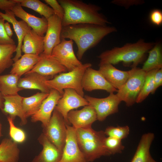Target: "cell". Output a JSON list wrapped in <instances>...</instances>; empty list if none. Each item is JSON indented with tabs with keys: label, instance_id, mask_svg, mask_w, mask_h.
I'll list each match as a JSON object with an SVG mask.
<instances>
[{
	"label": "cell",
	"instance_id": "obj_12",
	"mask_svg": "<svg viewBox=\"0 0 162 162\" xmlns=\"http://www.w3.org/2000/svg\"><path fill=\"white\" fill-rule=\"evenodd\" d=\"M67 134L60 162H86L77 142L76 129L66 124Z\"/></svg>",
	"mask_w": 162,
	"mask_h": 162
},
{
	"label": "cell",
	"instance_id": "obj_24",
	"mask_svg": "<svg viewBox=\"0 0 162 162\" xmlns=\"http://www.w3.org/2000/svg\"><path fill=\"white\" fill-rule=\"evenodd\" d=\"M154 138V134L148 133L142 136L136 151L130 162H158L151 155L150 149Z\"/></svg>",
	"mask_w": 162,
	"mask_h": 162
},
{
	"label": "cell",
	"instance_id": "obj_36",
	"mask_svg": "<svg viewBox=\"0 0 162 162\" xmlns=\"http://www.w3.org/2000/svg\"><path fill=\"white\" fill-rule=\"evenodd\" d=\"M4 20L2 18L0 19V45L15 44L13 39L6 34L4 29Z\"/></svg>",
	"mask_w": 162,
	"mask_h": 162
},
{
	"label": "cell",
	"instance_id": "obj_31",
	"mask_svg": "<svg viewBox=\"0 0 162 162\" xmlns=\"http://www.w3.org/2000/svg\"><path fill=\"white\" fill-rule=\"evenodd\" d=\"M16 47L15 44L0 45V74L12 65V57Z\"/></svg>",
	"mask_w": 162,
	"mask_h": 162
},
{
	"label": "cell",
	"instance_id": "obj_8",
	"mask_svg": "<svg viewBox=\"0 0 162 162\" xmlns=\"http://www.w3.org/2000/svg\"><path fill=\"white\" fill-rule=\"evenodd\" d=\"M88 105L94 110L97 115V119L102 122L109 116L117 112L118 106L121 102L116 94L110 93L107 97L98 98L88 95L84 96Z\"/></svg>",
	"mask_w": 162,
	"mask_h": 162
},
{
	"label": "cell",
	"instance_id": "obj_6",
	"mask_svg": "<svg viewBox=\"0 0 162 162\" xmlns=\"http://www.w3.org/2000/svg\"><path fill=\"white\" fill-rule=\"evenodd\" d=\"M125 83L118 90L117 95L121 101L130 106L136 102L144 83L147 72L137 67L132 68Z\"/></svg>",
	"mask_w": 162,
	"mask_h": 162
},
{
	"label": "cell",
	"instance_id": "obj_17",
	"mask_svg": "<svg viewBox=\"0 0 162 162\" xmlns=\"http://www.w3.org/2000/svg\"><path fill=\"white\" fill-rule=\"evenodd\" d=\"M11 10L15 16L26 22L38 35L44 37L48 26L46 19L43 16L38 17L27 13L19 3H17Z\"/></svg>",
	"mask_w": 162,
	"mask_h": 162
},
{
	"label": "cell",
	"instance_id": "obj_33",
	"mask_svg": "<svg viewBox=\"0 0 162 162\" xmlns=\"http://www.w3.org/2000/svg\"><path fill=\"white\" fill-rule=\"evenodd\" d=\"M14 119L8 116L7 117L9 126V134L11 139L16 143H22L26 140V135L25 131L21 128L16 126Z\"/></svg>",
	"mask_w": 162,
	"mask_h": 162
},
{
	"label": "cell",
	"instance_id": "obj_3",
	"mask_svg": "<svg viewBox=\"0 0 162 162\" xmlns=\"http://www.w3.org/2000/svg\"><path fill=\"white\" fill-rule=\"evenodd\" d=\"M154 44L153 43L146 42L140 39L134 43H128L121 47H114L103 52L98 56L100 60L98 65L107 63L115 65L122 62L124 66L137 67Z\"/></svg>",
	"mask_w": 162,
	"mask_h": 162
},
{
	"label": "cell",
	"instance_id": "obj_4",
	"mask_svg": "<svg viewBox=\"0 0 162 162\" xmlns=\"http://www.w3.org/2000/svg\"><path fill=\"white\" fill-rule=\"evenodd\" d=\"M76 137L79 148L86 162H92L103 156L110 155L106 148L104 131H95L92 127L76 129Z\"/></svg>",
	"mask_w": 162,
	"mask_h": 162
},
{
	"label": "cell",
	"instance_id": "obj_44",
	"mask_svg": "<svg viewBox=\"0 0 162 162\" xmlns=\"http://www.w3.org/2000/svg\"><path fill=\"white\" fill-rule=\"evenodd\" d=\"M2 136V124L0 121V137Z\"/></svg>",
	"mask_w": 162,
	"mask_h": 162
},
{
	"label": "cell",
	"instance_id": "obj_7",
	"mask_svg": "<svg viewBox=\"0 0 162 162\" xmlns=\"http://www.w3.org/2000/svg\"><path fill=\"white\" fill-rule=\"evenodd\" d=\"M66 123L62 115L55 108L43 133L59 150L62 152L66 139Z\"/></svg>",
	"mask_w": 162,
	"mask_h": 162
},
{
	"label": "cell",
	"instance_id": "obj_29",
	"mask_svg": "<svg viewBox=\"0 0 162 162\" xmlns=\"http://www.w3.org/2000/svg\"><path fill=\"white\" fill-rule=\"evenodd\" d=\"M148 58L141 69L147 72L155 69L162 68V52L161 44L158 43L148 52Z\"/></svg>",
	"mask_w": 162,
	"mask_h": 162
},
{
	"label": "cell",
	"instance_id": "obj_45",
	"mask_svg": "<svg viewBox=\"0 0 162 162\" xmlns=\"http://www.w3.org/2000/svg\"><path fill=\"white\" fill-rule=\"evenodd\" d=\"M1 18H2V17L1 16H0V19Z\"/></svg>",
	"mask_w": 162,
	"mask_h": 162
},
{
	"label": "cell",
	"instance_id": "obj_35",
	"mask_svg": "<svg viewBox=\"0 0 162 162\" xmlns=\"http://www.w3.org/2000/svg\"><path fill=\"white\" fill-rule=\"evenodd\" d=\"M104 144L106 148L110 155L121 153L124 148L121 140L112 137H106Z\"/></svg>",
	"mask_w": 162,
	"mask_h": 162
},
{
	"label": "cell",
	"instance_id": "obj_28",
	"mask_svg": "<svg viewBox=\"0 0 162 162\" xmlns=\"http://www.w3.org/2000/svg\"><path fill=\"white\" fill-rule=\"evenodd\" d=\"M20 78L17 75L11 74L0 75V91L2 96L17 94L23 89L18 87Z\"/></svg>",
	"mask_w": 162,
	"mask_h": 162
},
{
	"label": "cell",
	"instance_id": "obj_18",
	"mask_svg": "<svg viewBox=\"0 0 162 162\" xmlns=\"http://www.w3.org/2000/svg\"><path fill=\"white\" fill-rule=\"evenodd\" d=\"M0 15L4 20L12 24L17 37L18 44L15 52L16 54L13 58L14 62L22 56L21 48L23 38L26 34L32 29L24 21H17L11 10L5 11L4 13L0 12Z\"/></svg>",
	"mask_w": 162,
	"mask_h": 162
},
{
	"label": "cell",
	"instance_id": "obj_5",
	"mask_svg": "<svg viewBox=\"0 0 162 162\" xmlns=\"http://www.w3.org/2000/svg\"><path fill=\"white\" fill-rule=\"evenodd\" d=\"M92 65L90 63L82 64L70 71L60 73L54 78L46 80L45 83L49 88L57 91L62 95L64 89L71 88L84 97L82 78L86 69Z\"/></svg>",
	"mask_w": 162,
	"mask_h": 162
},
{
	"label": "cell",
	"instance_id": "obj_43",
	"mask_svg": "<svg viewBox=\"0 0 162 162\" xmlns=\"http://www.w3.org/2000/svg\"><path fill=\"white\" fill-rule=\"evenodd\" d=\"M4 99L0 91V109L2 111L4 106Z\"/></svg>",
	"mask_w": 162,
	"mask_h": 162
},
{
	"label": "cell",
	"instance_id": "obj_10",
	"mask_svg": "<svg viewBox=\"0 0 162 162\" xmlns=\"http://www.w3.org/2000/svg\"><path fill=\"white\" fill-rule=\"evenodd\" d=\"M88 105V102L84 97L73 89L66 88L64 90L55 108L62 116L66 124L69 125L67 119L68 112L74 109Z\"/></svg>",
	"mask_w": 162,
	"mask_h": 162
},
{
	"label": "cell",
	"instance_id": "obj_14",
	"mask_svg": "<svg viewBox=\"0 0 162 162\" xmlns=\"http://www.w3.org/2000/svg\"><path fill=\"white\" fill-rule=\"evenodd\" d=\"M62 96L57 91L51 89L48 95L43 101L38 110L31 116L32 122H40L42 127L45 126L49 122L55 107Z\"/></svg>",
	"mask_w": 162,
	"mask_h": 162
},
{
	"label": "cell",
	"instance_id": "obj_22",
	"mask_svg": "<svg viewBox=\"0 0 162 162\" xmlns=\"http://www.w3.org/2000/svg\"><path fill=\"white\" fill-rule=\"evenodd\" d=\"M51 77L35 72L26 74L24 77L19 79L18 87L23 89H38L41 92L49 93L51 89L45 85V82Z\"/></svg>",
	"mask_w": 162,
	"mask_h": 162
},
{
	"label": "cell",
	"instance_id": "obj_2",
	"mask_svg": "<svg viewBox=\"0 0 162 162\" xmlns=\"http://www.w3.org/2000/svg\"><path fill=\"white\" fill-rule=\"evenodd\" d=\"M58 1L64 10L62 27L78 24L106 26L110 23L107 18L99 12L101 8L98 5L80 0Z\"/></svg>",
	"mask_w": 162,
	"mask_h": 162
},
{
	"label": "cell",
	"instance_id": "obj_23",
	"mask_svg": "<svg viewBox=\"0 0 162 162\" xmlns=\"http://www.w3.org/2000/svg\"><path fill=\"white\" fill-rule=\"evenodd\" d=\"M44 37L38 35L33 30H30L25 35L21 50L24 54L39 56L44 51Z\"/></svg>",
	"mask_w": 162,
	"mask_h": 162
},
{
	"label": "cell",
	"instance_id": "obj_32",
	"mask_svg": "<svg viewBox=\"0 0 162 162\" xmlns=\"http://www.w3.org/2000/svg\"><path fill=\"white\" fill-rule=\"evenodd\" d=\"M159 69H155L147 72L144 83L137 98L136 103H141L150 93H152L154 88V76L156 72Z\"/></svg>",
	"mask_w": 162,
	"mask_h": 162
},
{
	"label": "cell",
	"instance_id": "obj_27",
	"mask_svg": "<svg viewBox=\"0 0 162 162\" xmlns=\"http://www.w3.org/2000/svg\"><path fill=\"white\" fill-rule=\"evenodd\" d=\"M49 93L38 92L28 97H23L22 101L23 110L26 117L35 113Z\"/></svg>",
	"mask_w": 162,
	"mask_h": 162
},
{
	"label": "cell",
	"instance_id": "obj_9",
	"mask_svg": "<svg viewBox=\"0 0 162 162\" xmlns=\"http://www.w3.org/2000/svg\"><path fill=\"white\" fill-rule=\"evenodd\" d=\"M73 42L71 40L61 39L60 43L53 48L51 54L68 71L82 64L75 54L73 48Z\"/></svg>",
	"mask_w": 162,
	"mask_h": 162
},
{
	"label": "cell",
	"instance_id": "obj_13",
	"mask_svg": "<svg viewBox=\"0 0 162 162\" xmlns=\"http://www.w3.org/2000/svg\"><path fill=\"white\" fill-rule=\"evenodd\" d=\"M47 19L48 26L44 37V49L43 53L50 55L53 48L61 41L62 20L55 14Z\"/></svg>",
	"mask_w": 162,
	"mask_h": 162
},
{
	"label": "cell",
	"instance_id": "obj_20",
	"mask_svg": "<svg viewBox=\"0 0 162 162\" xmlns=\"http://www.w3.org/2000/svg\"><path fill=\"white\" fill-rule=\"evenodd\" d=\"M38 140L43 148L31 162H60L62 152L59 150L42 133Z\"/></svg>",
	"mask_w": 162,
	"mask_h": 162
},
{
	"label": "cell",
	"instance_id": "obj_21",
	"mask_svg": "<svg viewBox=\"0 0 162 162\" xmlns=\"http://www.w3.org/2000/svg\"><path fill=\"white\" fill-rule=\"evenodd\" d=\"M99 66L98 70L108 82L117 90L125 83L130 75V70H121L110 64H105Z\"/></svg>",
	"mask_w": 162,
	"mask_h": 162
},
{
	"label": "cell",
	"instance_id": "obj_25",
	"mask_svg": "<svg viewBox=\"0 0 162 162\" xmlns=\"http://www.w3.org/2000/svg\"><path fill=\"white\" fill-rule=\"evenodd\" d=\"M20 150L17 143L5 138L0 144V162H18Z\"/></svg>",
	"mask_w": 162,
	"mask_h": 162
},
{
	"label": "cell",
	"instance_id": "obj_40",
	"mask_svg": "<svg viewBox=\"0 0 162 162\" xmlns=\"http://www.w3.org/2000/svg\"><path fill=\"white\" fill-rule=\"evenodd\" d=\"M16 3L14 0H0V9L4 11L11 10Z\"/></svg>",
	"mask_w": 162,
	"mask_h": 162
},
{
	"label": "cell",
	"instance_id": "obj_34",
	"mask_svg": "<svg viewBox=\"0 0 162 162\" xmlns=\"http://www.w3.org/2000/svg\"><path fill=\"white\" fill-rule=\"evenodd\" d=\"M129 132L130 128L128 125L109 126L106 128L104 131L106 135L121 140L127 137Z\"/></svg>",
	"mask_w": 162,
	"mask_h": 162
},
{
	"label": "cell",
	"instance_id": "obj_30",
	"mask_svg": "<svg viewBox=\"0 0 162 162\" xmlns=\"http://www.w3.org/2000/svg\"><path fill=\"white\" fill-rule=\"evenodd\" d=\"M22 7L31 9L46 19L54 14L52 9L47 4L39 0H14Z\"/></svg>",
	"mask_w": 162,
	"mask_h": 162
},
{
	"label": "cell",
	"instance_id": "obj_19",
	"mask_svg": "<svg viewBox=\"0 0 162 162\" xmlns=\"http://www.w3.org/2000/svg\"><path fill=\"white\" fill-rule=\"evenodd\" d=\"M2 98L4 101L2 112L14 119L16 116L19 117L21 125L26 124L27 118L24 112L22 104L23 97L17 94L3 96Z\"/></svg>",
	"mask_w": 162,
	"mask_h": 162
},
{
	"label": "cell",
	"instance_id": "obj_11",
	"mask_svg": "<svg viewBox=\"0 0 162 162\" xmlns=\"http://www.w3.org/2000/svg\"><path fill=\"white\" fill-rule=\"evenodd\" d=\"M82 86L83 90L88 92L100 89L110 93L118 91L108 82L99 70L91 67L86 70L82 78Z\"/></svg>",
	"mask_w": 162,
	"mask_h": 162
},
{
	"label": "cell",
	"instance_id": "obj_15",
	"mask_svg": "<svg viewBox=\"0 0 162 162\" xmlns=\"http://www.w3.org/2000/svg\"><path fill=\"white\" fill-rule=\"evenodd\" d=\"M39 56L38 62L32 69L26 74L35 72L43 76L52 77L67 71L66 68L51 55H48L42 53Z\"/></svg>",
	"mask_w": 162,
	"mask_h": 162
},
{
	"label": "cell",
	"instance_id": "obj_37",
	"mask_svg": "<svg viewBox=\"0 0 162 162\" xmlns=\"http://www.w3.org/2000/svg\"><path fill=\"white\" fill-rule=\"evenodd\" d=\"M44 1L51 7L54 14L62 20L64 16V10L58 1L56 0H45Z\"/></svg>",
	"mask_w": 162,
	"mask_h": 162
},
{
	"label": "cell",
	"instance_id": "obj_16",
	"mask_svg": "<svg viewBox=\"0 0 162 162\" xmlns=\"http://www.w3.org/2000/svg\"><path fill=\"white\" fill-rule=\"evenodd\" d=\"M69 124H72L75 129L91 127L92 124L97 120L96 112L91 106H85L79 110H73L68 114Z\"/></svg>",
	"mask_w": 162,
	"mask_h": 162
},
{
	"label": "cell",
	"instance_id": "obj_38",
	"mask_svg": "<svg viewBox=\"0 0 162 162\" xmlns=\"http://www.w3.org/2000/svg\"><path fill=\"white\" fill-rule=\"evenodd\" d=\"M149 19L153 24L160 26L162 23V12L158 9H154L152 10L149 15Z\"/></svg>",
	"mask_w": 162,
	"mask_h": 162
},
{
	"label": "cell",
	"instance_id": "obj_1",
	"mask_svg": "<svg viewBox=\"0 0 162 162\" xmlns=\"http://www.w3.org/2000/svg\"><path fill=\"white\" fill-rule=\"evenodd\" d=\"M117 31L113 26L83 23L62 26L61 39H69L77 45V58L81 60L85 53L98 44L105 36Z\"/></svg>",
	"mask_w": 162,
	"mask_h": 162
},
{
	"label": "cell",
	"instance_id": "obj_42",
	"mask_svg": "<svg viewBox=\"0 0 162 162\" xmlns=\"http://www.w3.org/2000/svg\"><path fill=\"white\" fill-rule=\"evenodd\" d=\"M4 26L6 34L10 37L11 38L13 33L9 23L8 22H4Z\"/></svg>",
	"mask_w": 162,
	"mask_h": 162
},
{
	"label": "cell",
	"instance_id": "obj_39",
	"mask_svg": "<svg viewBox=\"0 0 162 162\" xmlns=\"http://www.w3.org/2000/svg\"><path fill=\"white\" fill-rule=\"evenodd\" d=\"M162 85V69L158 70L156 72L154 78V88L152 94L155 92L157 88Z\"/></svg>",
	"mask_w": 162,
	"mask_h": 162
},
{
	"label": "cell",
	"instance_id": "obj_41",
	"mask_svg": "<svg viewBox=\"0 0 162 162\" xmlns=\"http://www.w3.org/2000/svg\"><path fill=\"white\" fill-rule=\"evenodd\" d=\"M142 2L139 1L114 0L112 1V3L114 4L127 8L128 7L134 4H142Z\"/></svg>",
	"mask_w": 162,
	"mask_h": 162
},
{
	"label": "cell",
	"instance_id": "obj_26",
	"mask_svg": "<svg viewBox=\"0 0 162 162\" xmlns=\"http://www.w3.org/2000/svg\"><path fill=\"white\" fill-rule=\"evenodd\" d=\"M39 58L38 55L24 54L13 64L10 74H16L20 78L32 69Z\"/></svg>",
	"mask_w": 162,
	"mask_h": 162
}]
</instances>
